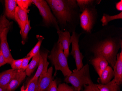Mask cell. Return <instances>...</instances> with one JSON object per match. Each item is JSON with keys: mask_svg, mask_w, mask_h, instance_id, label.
<instances>
[{"mask_svg": "<svg viewBox=\"0 0 122 91\" xmlns=\"http://www.w3.org/2000/svg\"><path fill=\"white\" fill-rule=\"evenodd\" d=\"M79 44L81 49L93 55L91 59L102 56L113 68L118 51L122 48V28L113 25L103 26L94 33L85 34Z\"/></svg>", "mask_w": 122, "mask_h": 91, "instance_id": "cell-1", "label": "cell"}, {"mask_svg": "<svg viewBox=\"0 0 122 91\" xmlns=\"http://www.w3.org/2000/svg\"><path fill=\"white\" fill-rule=\"evenodd\" d=\"M61 30L75 32L80 24L81 13L76 0H47Z\"/></svg>", "mask_w": 122, "mask_h": 91, "instance_id": "cell-2", "label": "cell"}, {"mask_svg": "<svg viewBox=\"0 0 122 91\" xmlns=\"http://www.w3.org/2000/svg\"><path fill=\"white\" fill-rule=\"evenodd\" d=\"M48 57L55 67V70H60L64 77L70 76L72 73L61 43L57 42L55 44Z\"/></svg>", "mask_w": 122, "mask_h": 91, "instance_id": "cell-3", "label": "cell"}, {"mask_svg": "<svg viewBox=\"0 0 122 91\" xmlns=\"http://www.w3.org/2000/svg\"><path fill=\"white\" fill-rule=\"evenodd\" d=\"M64 81L71 84L76 91H80L85 85L93 83L90 73L89 65L87 64L79 70H74L70 76L66 77Z\"/></svg>", "mask_w": 122, "mask_h": 91, "instance_id": "cell-4", "label": "cell"}, {"mask_svg": "<svg viewBox=\"0 0 122 91\" xmlns=\"http://www.w3.org/2000/svg\"><path fill=\"white\" fill-rule=\"evenodd\" d=\"M96 6L87 7L81 13L80 26L85 34L91 33L97 22L98 15Z\"/></svg>", "mask_w": 122, "mask_h": 91, "instance_id": "cell-5", "label": "cell"}, {"mask_svg": "<svg viewBox=\"0 0 122 91\" xmlns=\"http://www.w3.org/2000/svg\"><path fill=\"white\" fill-rule=\"evenodd\" d=\"M32 2L39 11L40 14L42 17L44 26L47 27H53L57 30L60 29L57 20L46 0H32Z\"/></svg>", "mask_w": 122, "mask_h": 91, "instance_id": "cell-6", "label": "cell"}, {"mask_svg": "<svg viewBox=\"0 0 122 91\" xmlns=\"http://www.w3.org/2000/svg\"><path fill=\"white\" fill-rule=\"evenodd\" d=\"M82 33H77L75 32L72 33L71 36V42L72 43V50L70 54L73 56L75 60L76 69L79 70L83 66V60L84 56L81 52L80 50L79 38Z\"/></svg>", "mask_w": 122, "mask_h": 91, "instance_id": "cell-7", "label": "cell"}, {"mask_svg": "<svg viewBox=\"0 0 122 91\" xmlns=\"http://www.w3.org/2000/svg\"><path fill=\"white\" fill-rule=\"evenodd\" d=\"M9 29H5L0 37V51L2 52L7 63L10 64L14 60L10 52L7 40V35Z\"/></svg>", "mask_w": 122, "mask_h": 91, "instance_id": "cell-8", "label": "cell"}, {"mask_svg": "<svg viewBox=\"0 0 122 91\" xmlns=\"http://www.w3.org/2000/svg\"><path fill=\"white\" fill-rule=\"evenodd\" d=\"M53 69L52 66L48 69L47 72L42 74L38 79V91H47L53 81Z\"/></svg>", "mask_w": 122, "mask_h": 91, "instance_id": "cell-9", "label": "cell"}, {"mask_svg": "<svg viewBox=\"0 0 122 91\" xmlns=\"http://www.w3.org/2000/svg\"><path fill=\"white\" fill-rule=\"evenodd\" d=\"M58 39L57 42L60 43L63 47L64 54L67 58L70 54V47L71 43L70 33L67 31H63L57 30Z\"/></svg>", "mask_w": 122, "mask_h": 91, "instance_id": "cell-10", "label": "cell"}, {"mask_svg": "<svg viewBox=\"0 0 122 91\" xmlns=\"http://www.w3.org/2000/svg\"><path fill=\"white\" fill-rule=\"evenodd\" d=\"M49 52V51L48 50L40 52L41 57L36 72L35 74L31 79H38L42 74L45 73L48 71V66L49 65V62L48 61L47 58Z\"/></svg>", "mask_w": 122, "mask_h": 91, "instance_id": "cell-11", "label": "cell"}, {"mask_svg": "<svg viewBox=\"0 0 122 91\" xmlns=\"http://www.w3.org/2000/svg\"><path fill=\"white\" fill-rule=\"evenodd\" d=\"M28 10L22 9L16 6L15 13V20L16 21L20 29L21 35L23 33L26 23L27 19L28 17Z\"/></svg>", "mask_w": 122, "mask_h": 91, "instance_id": "cell-12", "label": "cell"}, {"mask_svg": "<svg viewBox=\"0 0 122 91\" xmlns=\"http://www.w3.org/2000/svg\"><path fill=\"white\" fill-rule=\"evenodd\" d=\"M121 52L117 55L116 63L113 67L114 81L118 86L122 83V48Z\"/></svg>", "mask_w": 122, "mask_h": 91, "instance_id": "cell-13", "label": "cell"}, {"mask_svg": "<svg viewBox=\"0 0 122 91\" xmlns=\"http://www.w3.org/2000/svg\"><path fill=\"white\" fill-rule=\"evenodd\" d=\"M26 72H25L18 70L13 78L11 80L7 85L6 90V91H14L17 88L26 78Z\"/></svg>", "mask_w": 122, "mask_h": 91, "instance_id": "cell-14", "label": "cell"}, {"mask_svg": "<svg viewBox=\"0 0 122 91\" xmlns=\"http://www.w3.org/2000/svg\"><path fill=\"white\" fill-rule=\"evenodd\" d=\"M90 63L93 66L99 77L102 72L108 65V63L105 59L102 56H98L90 59Z\"/></svg>", "mask_w": 122, "mask_h": 91, "instance_id": "cell-15", "label": "cell"}, {"mask_svg": "<svg viewBox=\"0 0 122 91\" xmlns=\"http://www.w3.org/2000/svg\"><path fill=\"white\" fill-rule=\"evenodd\" d=\"M17 71L11 69L0 73V86L6 89L8 84Z\"/></svg>", "mask_w": 122, "mask_h": 91, "instance_id": "cell-16", "label": "cell"}, {"mask_svg": "<svg viewBox=\"0 0 122 91\" xmlns=\"http://www.w3.org/2000/svg\"><path fill=\"white\" fill-rule=\"evenodd\" d=\"M5 15L11 19L15 20V13L17 5L16 0H5Z\"/></svg>", "mask_w": 122, "mask_h": 91, "instance_id": "cell-17", "label": "cell"}, {"mask_svg": "<svg viewBox=\"0 0 122 91\" xmlns=\"http://www.w3.org/2000/svg\"><path fill=\"white\" fill-rule=\"evenodd\" d=\"M114 77V72L113 68L108 65L102 72L101 76L98 79L101 84H106L111 81Z\"/></svg>", "mask_w": 122, "mask_h": 91, "instance_id": "cell-18", "label": "cell"}, {"mask_svg": "<svg viewBox=\"0 0 122 91\" xmlns=\"http://www.w3.org/2000/svg\"><path fill=\"white\" fill-rule=\"evenodd\" d=\"M40 57L41 54L40 52L37 54L32 57V60L29 64L28 66L25 71L26 76H30L35 70L38 67Z\"/></svg>", "mask_w": 122, "mask_h": 91, "instance_id": "cell-19", "label": "cell"}, {"mask_svg": "<svg viewBox=\"0 0 122 91\" xmlns=\"http://www.w3.org/2000/svg\"><path fill=\"white\" fill-rule=\"evenodd\" d=\"M76 1L81 13L86 8L96 6L101 2V0H76Z\"/></svg>", "mask_w": 122, "mask_h": 91, "instance_id": "cell-20", "label": "cell"}, {"mask_svg": "<svg viewBox=\"0 0 122 91\" xmlns=\"http://www.w3.org/2000/svg\"><path fill=\"white\" fill-rule=\"evenodd\" d=\"M100 91H118L119 86L113 79L106 84L97 85Z\"/></svg>", "mask_w": 122, "mask_h": 91, "instance_id": "cell-21", "label": "cell"}, {"mask_svg": "<svg viewBox=\"0 0 122 91\" xmlns=\"http://www.w3.org/2000/svg\"><path fill=\"white\" fill-rule=\"evenodd\" d=\"M120 19H122V12L113 15H110L107 14H103L101 21L102 23V26L103 27L108 25L109 23L112 20Z\"/></svg>", "mask_w": 122, "mask_h": 91, "instance_id": "cell-22", "label": "cell"}, {"mask_svg": "<svg viewBox=\"0 0 122 91\" xmlns=\"http://www.w3.org/2000/svg\"><path fill=\"white\" fill-rule=\"evenodd\" d=\"M37 38L38 39L37 43L35 47L32 48V50L27 54L26 57H33L34 56L40 52V48L41 45L43 41L44 38L42 36L37 35Z\"/></svg>", "mask_w": 122, "mask_h": 91, "instance_id": "cell-23", "label": "cell"}, {"mask_svg": "<svg viewBox=\"0 0 122 91\" xmlns=\"http://www.w3.org/2000/svg\"><path fill=\"white\" fill-rule=\"evenodd\" d=\"M13 23L10 22L6 18L5 15L0 16V37L2 33L5 29H10Z\"/></svg>", "mask_w": 122, "mask_h": 91, "instance_id": "cell-24", "label": "cell"}, {"mask_svg": "<svg viewBox=\"0 0 122 91\" xmlns=\"http://www.w3.org/2000/svg\"><path fill=\"white\" fill-rule=\"evenodd\" d=\"M31 27L30 25V20L29 19L28 17L27 19L26 23V25L25 27L24 31L21 34L22 38V43L23 45H24L26 42L29 32L31 29Z\"/></svg>", "mask_w": 122, "mask_h": 91, "instance_id": "cell-25", "label": "cell"}, {"mask_svg": "<svg viewBox=\"0 0 122 91\" xmlns=\"http://www.w3.org/2000/svg\"><path fill=\"white\" fill-rule=\"evenodd\" d=\"M18 6L24 9L28 10L29 7L33 3L32 0H16Z\"/></svg>", "mask_w": 122, "mask_h": 91, "instance_id": "cell-26", "label": "cell"}, {"mask_svg": "<svg viewBox=\"0 0 122 91\" xmlns=\"http://www.w3.org/2000/svg\"><path fill=\"white\" fill-rule=\"evenodd\" d=\"M28 91H38V79H30L27 84Z\"/></svg>", "mask_w": 122, "mask_h": 91, "instance_id": "cell-27", "label": "cell"}, {"mask_svg": "<svg viewBox=\"0 0 122 91\" xmlns=\"http://www.w3.org/2000/svg\"><path fill=\"white\" fill-rule=\"evenodd\" d=\"M23 59L14 60L10 63L11 68L14 70H20Z\"/></svg>", "mask_w": 122, "mask_h": 91, "instance_id": "cell-28", "label": "cell"}, {"mask_svg": "<svg viewBox=\"0 0 122 91\" xmlns=\"http://www.w3.org/2000/svg\"><path fill=\"white\" fill-rule=\"evenodd\" d=\"M57 91H76L73 87L69 86L65 83H60L58 86Z\"/></svg>", "mask_w": 122, "mask_h": 91, "instance_id": "cell-29", "label": "cell"}, {"mask_svg": "<svg viewBox=\"0 0 122 91\" xmlns=\"http://www.w3.org/2000/svg\"><path fill=\"white\" fill-rule=\"evenodd\" d=\"M31 58H32L31 57H26L25 58H23L22 61V65H21L20 70L25 72L26 69L27 68V67L28 66L29 61Z\"/></svg>", "mask_w": 122, "mask_h": 91, "instance_id": "cell-30", "label": "cell"}, {"mask_svg": "<svg viewBox=\"0 0 122 91\" xmlns=\"http://www.w3.org/2000/svg\"><path fill=\"white\" fill-rule=\"evenodd\" d=\"M85 89L83 91H100L97 86L96 84L92 83L84 86Z\"/></svg>", "mask_w": 122, "mask_h": 91, "instance_id": "cell-31", "label": "cell"}, {"mask_svg": "<svg viewBox=\"0 0 122 91\" xmlns=\"http://www.w3.org/2000/svg\"><path fill=\"white\" fill-rule=\"evenodd\" d=\"M57 88L56 81L55 80L53 81L47 91H57Z\"/></svg>", "mask_w": 122, "mask_h": 91, "instance_id": "cell-32", "label": "cell"}, {"mask_svg": "<svg viewBox=\"0 0 122 91\" xmlns=\"http://www.w3.org/2000/svg\"><path fill=\"white\" fill-rule=\"evenodd\" d=\"M6 63L3 55L2 52L0 51V67L4 65Z\"/></svg>", "mask_w": 122, "mask_h": 91, "instance_id": "cell-33", "label": "cell"}, {"mask_svg": "<svg viewBox=\"0 0 122 91\" xmlns=\"http://www.w3.org/2000/svg\"><path fill=\"white\" fill-rule=\"evenodd\" d=\"M116 9L118 11L122 12V0L116 3Z\"/></svg>", "mask_w": 122, "mask_h": 91, "instance_id": "cell-34", "label": "cell"}, {"mask_svg": "<svg viewBox=\"0 0 122 91\" xmlns=\"http://www.w3.org/2000/svg\"><path fill=\"white\" fill-rule=\"evenodd\" d=\"M20 91H28V87L27 86L26 88L25 89L24 85H23V86H22V87H21V89H20Z\"/></svg>", "mask_w": 122, "mask_h": 91, "instance_id": "cell-35", "label": "cell"}, {"mask_svg": "<svg viewBox=\"0 0 122 91\" xmlns=\"http://www.w3.org/2000/svg\"><path fill=\"white\" fill-rule=\"evenodd\" d=\"M0 91H6V90L4 87L0 86Z\"/></svg>", "mask_w": 122, "mask_h": 91, "instance_id": "cell-36", "label": "cell"}]
</instances>
